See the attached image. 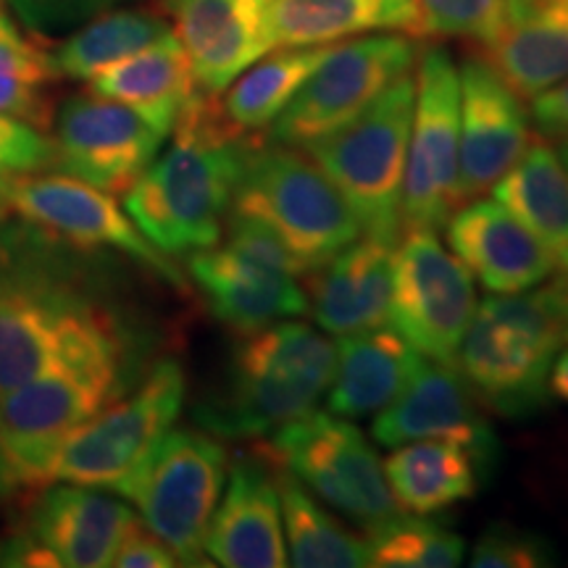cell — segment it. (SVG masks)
<instances>
[{
  "mask_svg": "<svg viewBox=\"0 0 568 568\" xmlns=\"http://www.w3.org/2000/svg\"><path fill=\"white\" fill-rule=\"evenodd\" d=\"M276 48L335 45L372 32L424 38L418 0H272Z\"/></svg>",
  "mask_w": 568,
  "mask_h": 568,
  "instance_id": "cell-27",
  "label": "cell"
},
{
  "mask_svg": "<svg viewBox=\"0 0 568 568\" xmlns=\"http://www.w3.org/2000/svg\"><path fill=\"white\" fill-rule=\"evenodd\" d=\"M485 59L524 101L568 77V0H503Z\"/></svg>",
  "mask_w": 568,
  "mask_h": 568,
  "instance_id": "cell-24",
  "label": "cell"
},
{
  "mask_svg": "<svg viewBox=\"0 0 568 568\" xmlns=\"http://www.w3.org/2000/svg\"><path fill=\"white\" fill-rule=\"evenodd\" d=\"M187 395L180 361L163 358L132 395H122L92 416L55 453L53 481L119 493L155 443L172 429Z\"/></svg>",
  "mask_w": 568,
  "mask_h": 568,
  "instance_id": "cell-9",
  "label": "cell"
},
{
  "mask_svg": "<svg viewBox=\"0 0 568 568\" xmlns=\"http://www.w3.org/2000/svg\"><path fill=\"white\" fill-rule=\"evenodd\" d=\"M460 80V205L477 201L506 176L531 145L524 98L497 74L485 55H466Z\"/></svg>",
  "mask_w": 568,
  "mask_h": 568,
  "instance_id": "cell-16",
  "label": "cell"
},
{
  "mask_svg": "<svg viewBox=\"0 0 568 568\" xmlns=\"http://www.w3.org/2000/svg\"><path fill=\"white\" fill-rule=\"evenodd\" d=\"M55 169V148L45 132L0 113V180Z\"/></svg>",
  "mask_w": 568,
  "mask_h": 568,
  "instance_id": "cell-38",
  "label": "cell"
},
{
  "mask_svg": "<svg viewBox=\"0 0 568 568\" xmlns=\"http://www.w3.org/2000/svg\"><path fill=\"white\" fill-rule=\"evenodd\" d=\"M335 351V379L326 389V408L343 418H366L385 410L424 364V355L408 339L385 326L339 335Z\"/></svg>",
  "mask_w": 568,
  "mask_h": 568,
  "instance_id": "cell-25",
  "label": "cell"
},
{
  "mask_svg": "<svg viewBox=\"0 0 568 568\" xmlns=\"http://www.w3.org/2000/svg\"><path fill=\"white\" fill-rule=\"evenodd\" d=\"M477 311L474 276L447 253L435 230H406L393 251V329L424 358L456 366V355Z\"/></svg>",
  "mask_w": 568,
  "mask_h": 568,
  "instance_id": "cell-14",
  "label": "cell"
},
{
  "mask_svg": "<svg viewBox=\"0 0 568 568\" xmlns=\"http://www.w3.org/2000/svg\"><path fill=\"white\" fill-rule=\"evenodd\" d=\"M59 245L21 222L0 232V395L59 366L126 358L116 322Z\"/></svg>",
  "mask_w": 568,
  "mask_h": 568,
  "instance_id": "cell-1",
  "label": "cell"
},
{
  "mask_svg": "<svg viewBox=\"0 0 568 568\" xmlns=\"http://www.w3.org/2000/svg\"><path fill=\"white\" fill-rule=\"evenodd\" d=\"M61 80L38 34L21 30L0 0V113L34 130L53 126V84Z\"/></svg>",
  "mask_w": 568,
  "mask_h": 568,
  "instance_id": "cell-33",
  "label": "cell"
},
{
  "mask_svg": "<svg viewBox=\"0 0 568 568\" xmlns=\"http://www.w3.org/2000/svg\"><path fill=\"white\" fill-rule=\"evenodd\" d=\"M174 142L126 190L134 226L163 255L197 253L222 240L240 176L255 142L226 122L219 95L197 92Z\"/></svg>",
  "mask_w": 568,
  "mask_h": 568,
  "instance_id": "cell-2",
  "label": "cell"
},
{
  "mask_svg": "<svg viewBox=\"0 0 568 568\" xmlns=\"http://www.w3.org/2000/svg\"><path fill=\"white\" fill-rule=\"evenodd\" d=\"M531 119L545 138L556 140L568 132V77L531 98Z\"/></svg>",
  "mask_w": 568,
  "mask_h": 568,
  "instance_id": "cell-40",
  "label": "cell"
},
{
  "mask_svg": "<svg viewBox=\"0 0 568 568\" xmlns=\"http://www.w3.org/2000/svg\"><path fill=\"white\" fill-rule=\"evenodd\" d=\"M190 274L211 314L240 335L308 314V293L295 274L261 264L222 240L190 255Z\"/></svg>",
  "mask_w": 568,
  "mask_h": 568,
  "instance_id": "cell-20",
  "label": "cell"
},
{
  "mask_svg": "<svg viewBox=\"0 0 568 568\" xmlns=\"http://www.w3.org/2000/svg\"><path fill=\"white\" fill-rule=\"evenodd\" d=\"M163 9L209 95H222L276 48L272 0H163Z\"/></svg>",
  "mask_w": 568,
  "mask_h": 568,
  "instance_id": "cell-18",
  "label": "cell"
},
{
  "mask_svg": "<svg viewBox=\"0 0 568 568\" xmlns=\"http://www.w3.org/2000/svg\"><path fill=\"white\" fill-rule=\"evenodd\" d=\"M568 345V290L552 284L477 303L456 368L479 406L527 418L548 406L550 372Z\"/></svg>",
  "mask_w": 568,
  "mask_h": 568,
  "instance_id": "cell-3",
  "label": "cell"
},
{
  "mask_svg": "<svg viewBox=\"0 0 568 568\" xmlns=\"http://www.w3.org/2000/svg\"><path fill=\"white\" fill-rule=\"evenodd\" d=\"M264 453L366 531L400 514L385 466L351 418L308 414L272 432Z\"/></svg>",
  "mask_w": 568,
  "mask_h": 568,
  "instance_id": "cell-10",
  "label": "cell"
},
{
  "mask_svg": "<svg viewBox=\"0 0 568 568\" xmlns=\"http://www.w3.org/2000/svg\"><path fill=\"white\" fill-rule=\"evenodd\" d=\"M335 343L297 318L243 335L222 393L195 410L197 424L226 439L268 437L314 414L335 379Z\"/></svg>",
  "mask_w": 568,
  "mask_h": 568,
  "instance_id": "cell-4",
  "label": "cell"
},
{
  "mask_svg": "<svg viewBox=\"0 0 568 568\" xmlns=\"http://www.w3.org/2000/svg\"><path fill=\"white\" fill-rule=\"evenodd\" d=\"M126 358L59 366L0 395V460L9 493L51 485L59 447L124 395Z\"/></svg>",
  "mask_w": 568,
  "mask_h": 568,
  "instance_id": "cell-6",
  "label": "cell"
},
{
  "mask_svg": "<svg viewBox=\"0 0 568 568\" xmlns=\"http://www.w3.org/2000/svg\"><path fill=\"white\" fill-rule=\"evenodd\" d=\"M169 32V19L159 11L109 9L55 42L51 61L61 80L90 82L92 77L130 59Z\"/></svg>",
  "mask_w": 568,
  "mask_h": 568,
  "instance_id": "cell-30",
  "label": "cell"
},
{
  "mask_svg": "<svg viewBox=\"0 0 568 568\" xmlns=\"http://www.w3.org/2000/svg\"><path fill=\"white\" fill-rule=\"evenodd\" d=\"M21 24L38 38H61L98 13L130 0H3Z\"/></svg>",
  "mask_w": 568,
  "mask_h": 568,
  "instance_id": "cell-37",
  "label": "cell"
},
{
  "mask_svg": "<svg viewBox=\"0 0 568 568\" xmlns=\"http://www.w3.org/2000/svg\"><path fill=\"white\" fill-rule=\"evenodd\" d=\"M550 395H556L558 400L568 403V345L558 353L556 364L550 372Z\"/></svg>",
  "mask_w": 568,
  "mask_h": 568,
  "instance_id": "cell-41",
  "label": "cell"
},
{
  "mask_svg": "<svg viewBox=\"0 0 568 568\" xmlns=\"http://www.w3.org/2000/svg\"><path fill=\"white\" fill-rule=\"evenodd\" d=\"M230 211L274 232L303 274L329 264L361 237L353 211L322 166L280 142L253 148Z\"/></svg>",
  "mask_w": 568,
  "mask_h": 568,
  "instance_id": "cell-5",
  "label": "cell"
},
{
  "mask_svg": "<svg viewBox=\"0 0 568 568\" xmlns=\"http://www.w3.org/2000/svg\"><path fill=\"white\" fill-rule=\"evenodd\" d=\"M382 466L397 508L416 516L443 514L468 500L481 479L471 453L447 439L397 445Z\"/></svg>",
  "mask_w": 568,
  "mask_h": 568,
  "instance_id": "cell-29",
  "label": "cell"
},
{
  "mask_svg": "<svg viewBox=\"0 0 568 568\" xmlns=\"http://www.w3.org/2000/svg\"><path fill=\"white\" fill-rule=\"evenodd\" d=\"M414 74H403L368 109L322 142L303 148L345 197L361 232L395 245L403 232Z\"/></svg>",
  "mask_w": 568,
  "mask_h": 568,
  "instance_id": "cell-7",
  "label": "cell"
},
{
  "mask_svg": "<svg viewBox=\"0 0 568 568\" xmlns=\"http://www.w3.org/2000/svg\"><path fill=\"white\" fill-rule=\"evenodd\" d=\"M90 90L130 105L163 134L174 130L197 92H203L174 32L92 77Z\"/></svg>",
  "mask_w": 568,
  "mask_h": 568,
  "instance_id": "cell-26",
  "label": "cell"
},
{
  "mask_svg": "<svg viewBox=\"0 0 568 568\" xmlns=\"http://www.w3.org/2000/svg\"><path fill=\"white\" fill-rule=\"evenodd\" d=\"M447 243L474 282L493 295L524 293L556 274L535 234L495 197L458 205L447 219Z\"/></svg>",
  "mask_w": 568,
  "mask_h": 568,
  "instance_id": "cell-22",
  "label": "cell"
},
{
  "mask_svg": "<svg viewBox=\"0 0 568 568\" xmlns=\"http://www.w3.org/2000/svg\"><path fill=\"white\" fill-rule=\"evenodd\" d=\"M51 130L55 169L109 195H126L166 138L130 105L92 90L69 95Z\"/></svg>",
  "mask_w": 568,
  "mask_h": 568,
  "instance_id": "cell-15",
  "label": "cell"
},
{
  "mask_svg": "<svg viewBox=\"0 0 568 568\" xmlns=\"http://www.w3.org/2000/svg\"><path fill=\"white\" fill-rule=\"evenodd\" d=\"M308 311L329 335L376 329L389 318L393 297V245L385 240H355L329 264L316 268Z\"/></svg>",
  "mask_w": 568,
  "mask_h": 568,
  "instance_id": "cell-23",
  "label": "cell"
},
{
  "mask_svg": "<svg viewBox=\"0 0 568 568\" xmlns=\"http://www.w3.org/2000/svg\"><path fill=\"white\" fill-rule=\"evenodd\" d=\"M426 34L471 40L487 48L503 24V0H418Z\"/></svg>",
  "mask_w": 568,
  "mask_h": 568,
  "instance_id": "cell-35",
  "label": "cell"
},
{
  "mask_svg": "<svg viewBox=\"0 0 568 568\" xmlns=\"http://www.w3.org/2000/svg\"><path fill=\"white\" fill-rule=\"evenodd\" d=\"M140 516L98 487L53 481L40 489L27 535L45 550L53 566L103 568L111 566L119 545Z\"/></svg>",
  "mask_w": 568,
  "mask_h": 568,
  "instance_id": "cell-21",
  "label": "cell"
},
{
  "mask_svg": "<svg viewBox=\"0 0 568 568\" xmlns=\"http://www.w3.org/2000/svg\"><path fill=\"white\" fill-rule=\"evenodd\" d=\"M9 493V481H6V471H3V460H0V495Z\"/></svg>",
  "mask_w": 568,
  "mask_h": 568,
  "instance_id": "cell-43",
  "label": "cell"
},
{
  "mask_svg": "<svg viewBox=\"0 0 568 568\" xmlns=\"http://www.w3.org/2000/svg\"><path fill=\"white\" fill-rule=\"evenodd\" d=\"M268 458V456H266ZM276 468L282 497L284 542L290 566L297 568H361L372 566L368 542L345 529L329 510L318 506L308 487L293 474Z\"/></svg>",
  "mask_w": 568,
  "mask_h": 568,
  "instance_id": "cell-32",
  "label": "cell"
},
{
  "mask_svg": "<svg viewBox=\"0 0 568 568\" xmlns=\"http://www.w3.org/2000/svg\"><path fill=\"white\" fill-rule=\"evenodd\" d=\"M372 566L379 568H456L466 556L458 531L432 516H393L368 529Z\"/></svg>",
  "mask_w": 568,
  "mask_h": 568,
  "instance_id": "cell-34",
  "label": "cell"
},
{
  "mask_svg": "<svg viewBox=\"0 0 568 568\" xmlns=\"http://www.w3.org/2000/svg\"><path fill=\"white\" fill-rule=\"evenodd\" d=\"M230 458L211 432L169 429L119 495L134 503L155 537L182 566H209L205 535L222 500Z\"/></svg>",
  "mask_w": 568,
  "mask_h": 568,
  "instance_id": "cell-8",
  "label": "cell"
},
{
  "mask_svg": "<svg viewBox=\"0 0 568 568\" xmlns=\"http://www.w3.org/2000/svg\"><path fill=\"white\" fill-rule=\"evenodd\" d=\"M205 556L224 568L290 566L276 468L266 453L240 456L213 510Z\"/></svg>",
  "mask_w": 568,
  "mask_h": 568,
  "instance_id": "cell-19",
  "label": "cell"
},
{
  "mask_svg": "<svg viewBox=\"0 0 568 568\" xmlns=\"http://www.w3.org/2000/svg\"><path fill=\"white\" fill-rule=\"evenodd\" d=\"M0 219H17L61 245L80 251H116L151 268L174 287L182 276L159 247L148 243L113 195L69 174L30 172L0 180Z\"/></svg>",
  "mask_w": 568,
  "mask_h": 568,
  "instance_id": "cell-13",
  "label": "cell"
},
{
  "mask_svg": "<svg viewBox=\"0 0 568 568\" xmlns=\"http://www.w3.org/2000/svg\"><path fill=\"white\" fill-rule=\"evenodd\" d=\"M556 564V552L545 537L510 524H493L481 531L471 550L474 568H539Z\"/></svg>",
  "mask_w": 568,
  "mask_h": 568,
  "instance_id": "cell-36",
  "label": "cell"
},
{
  "mask_svg": "<svg viewBox=\"0 0 568 568\" xmlns=\"http://www.w3.org/2000/svg\"><path fill=\"white\" fill-rule=\"evenodd\" d=\"M556 140H558L556 153H558L560 163H564V169L568 172V132H566V134H560V138H556Z\"/></svg>",
  "mask_w": 568,
  "mask_h": 568,
  "instance_id": "cell-42",
  "label": "cell"
},
{
  "mask_svg": "<svg viewBox=\"0 0 568 568\" xmlns=\"http://www.w3.org/2000/svg\"><path fill=\"white\" fill-rule=\"evenodd\" d=\"M374 439L385 447L414 439H447L466 447L477 464L481 479L495 471L500 458L493 426L479 410V400L458 374L456 366H418L408 387L374 418Z\"/></svg>",
  "mask_w": 568,
  "mask_h": 568,
  "instance_id": "cell-17",
  "label": "cell"
},
{
  "mask_svg": "<svg viewBox=\"0 0 568 568\" xmlns=\"http://www.w3.org/2000/svg\"><path fill=\"white\" fill-rule=\"evenodd\" d=\"M460 80L453 55L429 45L416 55L400 222L406 230H439L460 205Z\"/></svg>",
  "mask_w": 568,
  "mask_h": 568,
  "instance_id": "cell-12",
  "label": "cell"
},
{
  "mask_svg": "<svg viewBox=\"0 0 568 568\" xmlns=\"http://www.w3.org/2000/svg\"><path fill=\"white\" fill-rule=\"evenodd\" d=\"M493 197L535 234L556 266V280L568 290V172L556 148L531 140L527 153L495 184Z\"/></svg>",
  "mask_w": 568,
  "mask_h": 568,
  "instance_id": "cell-28",
  "label": "cell"
},
{
  "mask_svg": "<svg viewBox=\"0 0 568 568\" xmlns=\"http://www.w3.org/2000/svg\"><path fill=\"white\" fill-rule=\"evenodd\" d=\"M416 55V42L406 34H372L332 45L268 126V140L303 151L332 138L353 124L389 84L410 74Z\"/></svg>",
  "mask_w": 568,
  "mask_h": 568,
  "instance_id": "cell-11",
  "label": "cell"
},
{
  "mask_svg": "<svg viewBox=\"0 0 568 568\" xmlns=\"http://www.w3.org/2000/svg\"><path fill=\"white\" fill-rule=\"evenodd\" d=\"M329 51L332 45H311L266 53L226 88L224 98H219L226 122L245 134L272 126Z\"/></svg>",
  "mask_w": 568,
  "mask_h": 568,
  "instance_id": "cell-31",
  "label": "cell"
},
{
  "mask_svg": "<svg viewBox=\"0 0 568 568\" xmlns=\"http://www.w3.org/2000/svg\"><path fill=\"white\" fill-rule=\"evenodd\" d=\"M111 566L119 568H169L180 566V560L169 545L153 535L151 529L142 524V518L134 527L126 531V537L119 545L116 556H113Z\"/></svg>",
  "mask_w": 568,
  "mask_h": 568,
  "instance_id": "cell-39",
  "label": "cell"
}]
</instances>
